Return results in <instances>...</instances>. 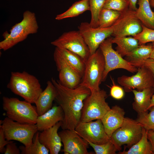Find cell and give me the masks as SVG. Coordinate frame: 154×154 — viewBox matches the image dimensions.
Masks as SVG:
<instances>
[{
	"mask_svg": "<svg viewBox=\"0 0 154 154\" xmlns=\"http://www.w3.org/2000/svg\"><path fill=\"white\" fill-rule=\"evenodd\" d=\"M56 95L55 100L62 108L64 117L62 122V129L74 130L80 121L82 110L85 100L91 94L90 90L80 84L71 88L62 84L58 80L52 78Z\"/></svg>",
	"mask_w": 154,
	"mask_h": 154,
	"instance_id": "1",
	"label": "cell"
},
{
	"mask_svg": "<svg viewBox=\"0 0 154 154\" xmlns=\"http://www.w3.org/2000/svg\"><path fill=\"white\" fill-rule=\"evenodd\" d=\"M7 88L14 94L35 104L43 91L38 79L25 71L12 72Z\"/></svg>",
	"mask_w": 154,
	"mask_h": 154,
	"instance_id": "2",
	"label": "cell"
},
{
	"mask_svg": "<svg viewBox=\"0 0 154 154\" xmlns=\"http://www.w3.org/2000/svg\"><path fill=\"white\" fill-rule=\"evenodd\" d=\"M38 26L35 14L29 10L23 13V19L16 23L10 30V33L4 32V40L0 42V49L6 51L25 40L31 34L36 33Z\"/></svg>",
	"mask_w": 154,
	"mask_h": 154,
	"instance_id": "3",
	"label": "cell"
},
{
	"mask_svg": "<svg viewBox=\"0 0 154 154\" xmlns=\"http://www.w3.org/2000/svg\"><path fill=\"white\" fill-rule=\"evenodd\" d=\"M3 108L7 117L22 123L36 124L38 116L36 107L17 98L3 96Z\"/></svg>",
	"mask_w": 154,
	"mask_h": 154,
	"instance_id": "4",
	"label": "cell"
},
{
	"mask_svg": "<svg viewBox=\"0 0 154 154\" xmlns=\"http://www.w3.org/2000/svg\"><path fill=\"white\" fill-rule=\"evenodd\" d=\"M105 61L102 51L99 48L90 54L85 63L84 74L80 85L89 89L91 92L100 90L105 69Z\"/></svg>",
	"mask_w": 154,
	"mask_h": 154,
	"instance_id": "5",
	"label": "cell"
},
{
	"mask_svg": "<svg viewBox=\"0 0 154 154\" xmlns=\"http://www.w3.org/2000/svg\"><path fill=\"white\" fill-rule=\"evenodd\" d=\"M0 127L7 140L18 141L26 147L31 145L34 136L38 131L36 124L20 123L7 117L0 121Z\"/></svg>",
	"mask_w": 154,
	"mask_h": 154,
	"instance_id": "6",
	"label": "cell"
},
{
	"mask_svg": "<svg viewBox=\"0 0 154 154\" xmlns=\"http://www.w3.org/2000/svg\"><path fill=\"white\" fill-rule=\"evenodd\" d=\"M107 96L106 92L104 90L91 92L84 101L80 121L102 119L111 109L106 101Z\"/></svg>",
	"mask_w": 154,
	"mask_h": 154,
	"instance_id": "7",
	"label": "cell"
},
{
	"mask_svg": "<svg viewBox=\"0 0 154 154\" xmlns=\"http://www.w3.org/2000/svg\"><path fill=\"white\" fill-rule=\"evenodd\" d=\"M143 128L136 120L125 117L122 125L112 133L110 140L120 151L122 145L130 147L139 141L142 137Z\"/></svg>",
	"mask_w": 154,
	"mask_h": 154,
	"instance_id": "8",
	"label": "cell"
},
{
	"mask_svg": "<svg viewBox=\"0 0 154 154\" xmlns=\"http://www.w3.org/2000/svg\"><path fill=\"white\" fill-rule=\"evenodd\" d=\"M112 38L111 37L107 38L99 47L104 56L105 64L102 82L105 80L109 72L116 69H124L132 73L136 72L137 70V67L123 59L113 48Z\"/></svg>",
	"mask_w": 154,
	"mask_h": 154,
	"instance_id": "9",
	"label": "cell"
},
{
	"mask_svg": "<svg viewBox=\"0 0 154 154\" xmlns=\"http://www.w3.org/2000/svg\"><path fill=\"white\" fill-rule=\"evenodd\" d=\"M51 44L56 47L65 49L76 54L85 63L90 55L88 47L78 30L65 32Z\"/></svg>",
	"mask_w": 154,
	"mask_h": 154,
	"instance_id": "10",
	"label": "cell"
},
{
	"mask_svg": "<svg viewBox=\"0 0 154 154\" xmlns=\"http://www.w3.org/2000/svg\"><path fill=\"white\" fill-rule=\"evenodd\" d=\"M141 22L137 17L135 11L130 8L121 13L115 22L112 26L114 37L134 36L142 30Z\"/></svg>",
	"mask_w": 154,
	"mask_h": 154,
	"instance_id": "11",
	"label": "cell"
},
{
	"mask_svg": "<svg viewBox=\"0 0 154 154\" xmlns=\"http://www.w3.org/2000/svg\"><path fill=\"white\" fill-rule=\"evenodd\" d=\"M74 130L79 135L88 142L101 144L110 139L106 132L101 119H97L95 121H80Z\"/></svg>",
	"mask_w": 154,
	"mask_h": 154,
	"instance_id": "12",
	"label": "cell"
},
{
	"mask_svg": "<svg viewBox=\"0 0 154 154\" xmlns=\"http://www.w3.org/2000/svg\"><path fill=\"white\" fill-rule=\"evenodd\" d=\"M78 31L88 47L90 54H92L104 40L112 35L113 28L112 26L105 28H94L89 23L84 22L78 27Z\"/></svg>",
	"mask_w": 154,
	"mask_h": 154,
	"instance_id": "13",
	"label": "cell"
},
{
	"mask_svg": "<svg viewBox=\"0 0 154 154\" xmlns=\"http://www.w3.org/2000/svg\"><path fill=\"white\" fill-rule=\"evenodd\" d=\"M136 73L131 76L122 75L118 77L117 82L124 88L126 92H130L136 89L141 91L144 89L153 87V76L147 68L141 66L137 68Z\"/></svg>",
	"mask_w": 154,
	"mask_h": 154,
	"instance_id": "14",
	"label": "cell"
},
{
	"mask_svg": "<svg viewBox=\"0 0 154 154\" xmlns=\"http://www.w3.org/2000/svg\"><path fill=\"white\" fill-rule=\"evenodd\" d=\"M63 146L64 154H88L89 144L75 130L62 129L58 132Z\"/></svg>",
	"mask_w": 154,
	"mask_h": 154,
	"instance_id": "15",
	"label": "cell"
},
{
	"mask_svg": "<svg viewBox=\"0 0 154 154\" xmlns=\"http://www.w3.org/2000/svg\"><path fill=\"white\" fill-rule=\"evenodd\" d=\"M62 124V121H59L51 128L39 133L40 142L49 150L50 154H58L62 146L58 132Z\"/></svg>",
	"mask_w": 154,
	"mask_h": 154,
	"instance_id": "16",
	"label": "cell"
},
{
	"mask_svg": "<svg viewBox=\"0 0 154 154\" xmlns=\"http://www.w3.org/2000/svg\"><path fill=\"white\" fill-rule=\"evenodd\" d=\"M58 71L59 81L64 86L73 88L80 84L82 77L66 63L58 59L54 58Z\"/></svg>",
	"mask_w": 154,
	"mask_h": 154,
	"instance_id": "17",
	"label": "cell"
},
{
	"mask_svg": "<svg viewBox=\"0 0 154 154\" xmlns=\"http://www.w3.org/2000/svg\"><path fill=\"white\" fill-rule=\"evenodd\" d=\"M125 113L122 108L116 105L111 108L101 119L106 132L110 138L112 133L122 125Z\"/></svg>",
	"mask_w": 154,
	"mask_h": 154,
	"instance_id": "18",
	"label": "cell"
},
{
	"mask_svg": "<svg viewBox=\"0 0 154 154\" xmlns=\"http://www.w3.org/2000/svg\"><path fill=\"white\" fill-rule=\"evenodd\" d=\"M54 59H58L66 63L83 77L85 68V62L78 55L68 50L56 47Z\"/></svg>",
	"mask_w": 154,
	"mask_h": 154,
	"instance_id": "19",
	"label": "cell"
},
{
	"mask_svg": "<svg viewBox=\"0 0 154 154\" xmlns=\"http://www.w3.org/2000/svg\"><path fill=\"white\" fill-rule=\"evenodd\" d=\"M63 111L59 106L55 105L43 114L38 116L36 124L38 131H42L51 128L64 120Z\"/></svg>",
	"mask_w": 154,
	"mask_h": 154,
	"instance_id": "20",
	"label": "cell"
},
{
	"mask_svg": "<svg viewBox=\"0 0 154 154\" xmlns=\"http://www.w3.org/2000/svg\"><path fill=\"white\" fill-rule=\"evenodd\" d=\"M56 95V91L53 84L51 80L48 81L46 88L41 93L35 103L38 116L43 114L51 108Z\"/></svg>",
	"mask_w": 154,
	"mask_h": 154,
	"instance_id": "21",
	"label": "cell"
},
{
	"mask_svg": "<svg viewBox=\"0 0 154 154\" xmlns=\"http://www.w3.org/2000/svg\"><path fill=\"white\" fill-rule=\"evenodd\" d=\"M134 95L133 109L138 114L147 111L149 109L151 97L154 93L153 87L148 88L141 91L133 90Z\"/></svg>",
	"mask_w": 154,
	"mask_h": 154,
	"instance_id": "22",
	"label": "cell"
},
{
	"mask_svg": "<svg viewBox=\"0 0 154 154\" xmlns=\"http://www.w3.org/2000/svg\"><path fill=\"white\" fill-rule=\"evenodd\" d=\"M150 0H137L138 7L135 11L136 15L142 25L154 29V12L151 8Z\"/></svg>",
	"mask_w": 154,
	"mask_h": 154,
	"instance_id": "23",
	"label": "cell"
},
{
	"mask_svg": "<svg viewBox=\"0 0 154 154\" xmlns=\"http://www.w3.org/2000/svg\"><path fill=\"white\" fill-rule=\"evenodd\" d=\"M112 41L117 44L116 50L122 57L126 56L139 45L137 40L133 37H114Z\"/></svg>",
	"mask_w": 154,
	"mask_h": 154,
	"instance_id": "24",
	"label": "cell"
},
{
	"mask_svg": "<svg viewBox=\"0 0 154 154\" xmlns=\"http://www.w3.org/2000/svg\"><path fill=\"white\" fill-rule=\"evenodd\" d=\"M148 131L143 127L141 139L127 151H119V154H153L147 137Z\"/></svg>",
	"mask_w": 154,
	"mask_h": 154,
	"instance_id": "25",
	"label": "cell"
},
{
	"mask_svg": "<svg viewBox=\"0 0 154 154\" xmlns=\"http://www.w3.org/2000/svg\"><path fill=\"white\" fill-rule=\"evenodd\" d=\"M87 11H90L89 0H81L74 3L65 12L57 15L55 19L60 20L75 17Z\"/></svg>",
	"mask_w": 154,
	"mask_h": 154,
	"instance_id": "26",
	"label": "cell"
},
{
	"mask_svg": "<svg viewBox=\"0 0 154 154\" xmlns=\"http://www.w3.org/2000/svg\"><path fill=\"white\" fill-rule=\"evenodd\" d=\"M152 50V46L150 44L147 45H139L125 56V59L131 64L144 61L149 58Z\"/></svg>",
	"mask_w": 154,
	"mask_h": 154,
	"instance_id": "27",
	"label": "cell"
},
{
	"mask_svg": "<svg viewBox=\"0 0 154 154\" xmlns=\"http://www.w3.org/2000/svg\"><path fill=\"white\" fill-rule=\"evenodd\" d=\"M121 13L113 10L103 8L99 15L98 27L105 28L112 26L119 17Z\"/></svg>",
	"mask_w": 154,
	"mask_h": 154,
	"instance_id": "28",
	"label": "cell"
},
{
	"mask_svg": "<svg viewBox=\"0 0 154 154\" xmlns=\"http://www.w3.org/2000/svg\"><path fill=\"white\" fill-rule=\"evenodd\" d=\"M39 133L37 131L33 137V143L29 147L21 146L19 148L22 154H48L49 150L40 141Z\"/></svg>",
	"mask_w": 154,
	"mask_h": 154,
	"instance_id": "29",
	"label": "cell"
},
{
	"mask_svg": "<svg viewBox=\"0 0 154 154\" xmlns=\"http://www.w3.org/2000/svg\"><path fill=\"white\" fill-rule=\"evenodd\" d=\"M106 0H89L91 13L90 25L94 28L98 27L99 14L103 7Z\"/></svg>",
	"mask_w": 154,
	"mask_h": 154,
	"instance_id": "30",
	"label": "cell"
},
{
	"mask_svg": "<svg viewBox=\"0 0 154 154\" xmlns=\"http://www.w3.org/2000/svg\"><path fill=\"white\" fill-rule=\"evenodd\" d=\"M150 111L138 114L136 121L147 131H154V106L151 107Z\"/></svg>",
	"mask_w": 154,
	"mask_h": 154,
	"instance_id": "31",
	"label": "cell"
},
{
	"mask_svg": "<svg viewBox=\"0 0 154 154\" xmlns=\"http://www.w3.org/2000/svg\"><path fill=\"white\" fill-rule=\"evenodd\" d=\"M88 143L93 148L96 154H115L118 151L115 145L110 139L107 142L101 144Z\"/></svg>",
	"mask_w": 154,
	"mask_h": 154,
	"instance_id": "32",
	"label": "cell"
},
{
	"mask_svg": "<svg viewBox=\"0 0 154 154\" xmlns=\"http://www.w3.org/2000/svg\"><path fill=\"white\" fill-rule=\"evenodd\" d=\"M129 5V0H106L103 8L110 9L121 13L128 9Z\"/></svg>",
	"mask_w": 154,
	"mask_h": 154,
	"instance_id": "33",
	"label": "cell"
},
{
	"mask_svg": "<svg viewBox=\"0 0 154 154\" xmlns=\"http://www.w3.org/2000/svg\"><path fill=\"white\" fill-rule=\"evenodd\" d=\"M137 40L139 45L154 42V29L142 25V30L139 33L133 37Z\"/></svg>",
	"mask_w": 154,
	"mask_h": 154,
	"instance_id": "34",
	"label": "cell"
},
{
	"mask_svg": "<svg viewBox=\"0 0 154 154\" xmlns=\"http://www.w3.org/2000/svg\"><path fill=\"white\" fill-rule=\"evenodd\" d=\"M112 85L110 87V94L111 96L113 98L117 100L123 98L124 96V92L121 87L116 85L114 80L111 78Z\"/></svg>",
	"mask_w": 154,
	"mask_h": 154,
	"instance_id": "35",
	"label": "cell"
},
{
	"mask_svg": "<svg viewBox=\"0 0 154 154\" xmlns=\"http://www.w3.org/2000/svg\"><path fill=\"white\" fill-rule=\"evenodd\" d=\"M133 65L138 68L144 66L148 69L152 74L154 78V60L150 58L141 62L133 63Z\"/></svg>",
	"mask_w": 154,
	"mask_h": 154,
	"instance_id": "36",
	"label": "cell"
},
{
	"mask_svg": "<svg viewBox=\"0 0 154 154\" xmlns=\"http://www.w3.org/2000/svg\"><path fill=\"white\" fill-rule=\"evenodd\" d=\"M4 154H20L21 151L17 146L16 143L12 141L7 144L4 153Z\"/></svg>",
	"mask_w": 154,
	"mask_h": 154,
	"instance_id": "37",
	"label": "cell"
},
{
	"mask_svg": "<svg viewBox=\"0 0 154 154\" xmlns=\"http://www.w3.org/2000/svg\"><path fill=\"white\" fill-rule=\"evenodd\" d=\"M12 141H9L5 138L4 131L2 128L0 127V152L4 153L5 149V146Z\"/></svg>",
	"mask_w": 154,
	"mask_h": 154,
	"instance_id": "38",
	"label": "cell"
},
{
	"mask_svg": "<svg viewBox=\"0 0 154 154\" xmlns=\"http://www.w3.org/2000/svg\"><path fill=\"white\" fill-rule=\"evenodd\" d=\"M147 137L151 144L152 150L154 154V131L152 130L148 131Z\"/></svg>",
	"mask_w": 154,
	"mask_h": 154,
	"instance_id": "39",
	"label": "cell"
},
{
	"mask_svg": "<svg viewBox=\"0 0 154 154\" xmlns=\"http://www.w3.org/2000/svg\"><path fill=\"white\" fill-rule=\"evenodd\" d=\"M130 3L129 8L130 9L136 11L137 9L136 4L137 2V0H129Z\"/></svg>",
	"mask_w": 154,
	"mask_h": 154,
	"instance_id": "40",
	"label": "cell"
},
{
	"mask_svg": "<svg viewBox=\"0 0 154 154\" xmlns=\"http://www.w3.org/2000/svg\"><path fill=\"white\" fill-rule=\"evenodd\" d=\"M151 45L152 50L149 58L154 60V42L150 44Z\"/></svg>",
	"mask_w": 154,
	"mask_h": 154,
	"instance_id": "41",
	"label": "cell"
},
{
	"mask_svg": "<svg viewBox=\"0 0 154 154\" xmlns=\"http://www.w3.org/2000/svg\"><path fill=\"white\" fill-rule=\"evenodd\" d=\"M153 87L154 88V84L153 86ZM153 106H154V93L151 97V104L149 107V109L151 107Z\"/></svg>",
	"mask_w": 154,
	"mask_h": 154,
	"instance_id": "42",
	"label": "cell"
},
{
	"mask_svg": "<svg viewBox=\"0 0 154 154\" xmlns=\"http://www.w3.org/2000/svg\"><path fill=\"white\" fill-rule=\"evenodd\" d=\"M149 3L150 6L154 8V0H150Z\"/></svg>",
	"mask_w": 154,
	"mask_h": 154,
	"instance_id": "43",
	"label": "cell"
}]
</instances>
